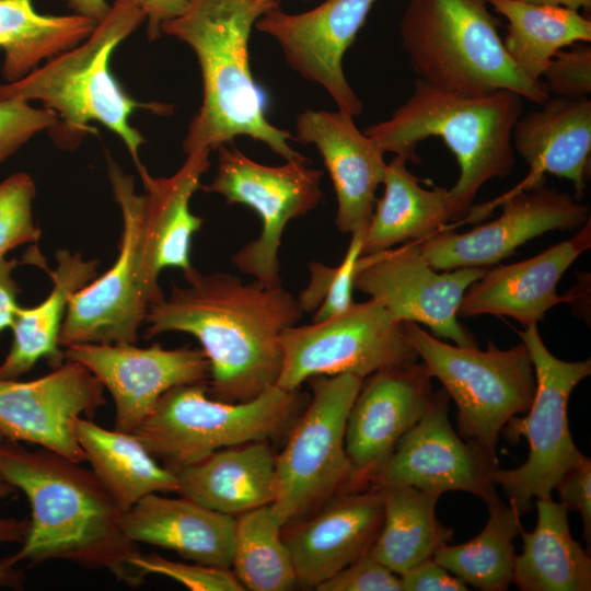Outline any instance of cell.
<instances>
[{"label": "cell", "mask_w": 591, "mask_h": 591, "mask_svg": "<svg viewBox=\"0 0 591 591\" xmlns=\"http://www.w3.org/2000/svg\"><path fill=\"white\" fill-rule=\"evenodd\" d=\"M186 286L150 304L144 337L169 332L193 335L209 362L207 393L223 402H245L277 385L282 366L280 335L304 313L282 288L257 280L198 270Z\"/></svg>", "instance_id": "cell-1"}, {"label": "cell", "mask_w": 591, "mask_h": 591, "mask_svg": "<svg viewBox=\"0 0 591 591\" xmlns=\"http://www.w3.org/2000/svg\"><path fill=\"white\" fill-rule=\"evenodd\" d=\"M0 473L32 509L26 537L11 556L16 564L68 560L105 569L129 587L142 583L130 563L139 549L123 530L125 510L93 471L47 449L0 439Z\"/></svg>", "instance_id": "cell-2"}, {"label": "cell", "mask_w": 591, "mask_h": 591, "mask_svg": "<svg viewBox=\"0 0 591 591\" xmlns=\"http://www.w3.org/2000/svg\"><path fill=\"white\" fill-rule=\"evenodd\" d=\"M276 7L256 0H189L179 16L161 25V33L193 49L201 71L202 102L183 140L186 154L217 150L246 136L286 161L306 159L290 147V131L268 121L266 94L250 67L252 27Z\"/></svg>", "instance_id": "cell-3"}, {"label": "cell", "mask_w": 591, "mask_h": 591, "mask_svg": "<svg viewBox=\"0 0 591 591\" xmlns=\"http://www.w3.org/2000/svg\"><path fill=\"white\" fill-rule=\"evenodd\" d=\"M523 97L510 90L467 96L437 89L415 79L412 95L392 116L364 134L385 153L416 164L417 144L441 138L455 155L460 176L450 188L455 219L472 209L482 186L509 175L515 162L512 130L523 114Z\"/></svg>", "instance_id": "cell-4"}, {"label": "cell", "mask_w": 591, "mask_h": 591, "mask_svg": "<svg viewBox=\"0 0 591 591\" xmlns=\"http://www.w3.org/2000/svg\"><path fill=\"white\" fill-rule=\"evenodd\" d=\"M146 21L135 0H114L107 14L82 43L44 62L24 78L0 84V100L40 101L58 116L51 130L65 148L77 146L90 121H97L125 143L137 170L143 164L139 149L146 141L130 124L138 107L165 114L170 106L141 104L123 89L111 71L115 48Z\"/></svg>", "instance_id": "cell-5"}, {"label": "cell", "mask_w": 591, "mask_h": 591, "mask_svg": "<svg viewBox=\"0 0 591 591\" xmlns=\"http://www.w3.org/2000/svg\"><path fill=\"white\" fill-rule=\"evenodd\" d=\"M401 45L418 79L455 94L510 90L541 105L551 93L509 58L487 0H408Z\"/></svg>", "instance_id": "cell-6"}, {"label": "cell", "mask_w": 591, "mask_h": 591, "mask_svg": "<svg viewBox=\"0 0 591 591\" xmlns=\"http://www.w3.org/2000/svg\"><path fill=\"white\" fill-rule=\"evenodd\" d=\"M403 323L418 358L456 404L460 437L498 461L500 432L535 396L536 373L525 344L499 349L488 341L486 350H479L450 345L417 323Z\"/></svg>", "instance_id": "cell-7"}, {"label": "cell", "mask_w": 591, "mask_h": 591, "mask_svg": "<svg viewBox=\"0 0 591 591\" xmlns=\"http://www.w3.org/2000/svg\"><path fill=\"white\" fill-rule=\"evenodd\" d=\"M298 406L297 391L277 385L232 403L207 396V383L187 384L164 393L132 433L154 459L175 471L218 450L278 434Z\"/></svg>", "instance_id": "cell-8"}, {"label": "cell", "mask_w": 591, "mask_h": 591, "mask_svg": "<svg viewBox=\"0 0 591 591\" xmlns=\"http://www.w3.org/2000/svg\"><path fill=\"white\" fill-rule=\"evenodd\" d=\"M311 380L312 398L276 455L275 498L283 526L355 489L345 448L346 422L363 379L354 374Z\"/></svg>", "instance_id": "cell-9"}, {"label": "cell", "mask_w": 591, "mask_h": 591, "mask_svg": "<svg viewBox=\"0 0 591 591\" xmlns=\"http://www.w3.org/2000/svg\"><path fill=\"white\" fill-rule=\"evenodd\" d=\"M528 347L536 373V391L528 415L512 417L502 432L515 442L524 436L530 452L526 461L512 470L496 468L493 482L522 514L532 499L551 498L560 479L586 455L576 447L568 425V402L572 390L591 373V359L565 361L543 343L537 325L519 332Z\"/></svg>", "instance_id": "cell-10"}, {"label": "cell", "mask_w": 591, "mask_h": 591, "mask_svg": "<svg viewBox=\"0 0 591 591\" xmlns=\"http://www.w3.org/2000/svg\"><path fill=\"white\" fill-rule=\"evenodd\" d=\"M279 343L282 366L277 386L287 391H297L314 376L348 373L366 379L418 361L404 323L372 298L329 318L289 326Z\"/></svg>", "instance_id": "cell-11"}, {"label": "cell", "mask_w": 591, "mask_h": 591, "mask_svg": "<svg viewBox=\"0 0 591 591\" xmlns=\"http://www.w3.org/2000/svg\"><path fill=\"white\" fill-rule=\"evenodd\" d=\"M218 167L201 188L222 196L227 204H242L256 211L262 230L232 257L233 265L255 280L281 286L279 250L287 224L313 210L323 197V173L310 160H289L278 166L260 164L233 144L218 149Z\"/></svg>", "instance_id": "cell-12"}, {"label": "cell", "mask_w": 591, "mask_h": 591, "mask_svg": "<svg viewBox=\"0 0 591 591\" xmlns=\"http://www.w3.org/2000/svg\"><path fill=\"white\" fill-rule=\"evenodd\" d=\"M112 192L121 211L119 252L113 265L79 290L70 300L59 344H136L144 324L149 302L139 274L144 195L138 194L134 177L107 154Z\"/></svg>", "instance_id": "cell-13"}, {"label": "cell", "mask_w": 591, "mask_h": 591, "mask_svg": "<svg viewBox=\"0 0 591 591\" xmlns=\"http://www.w3.org/2000/svg\"><path fill=\"white\" fill-rule=\"evenodd\" d=\"M487 268L437 270L422 256L419 242H407L361 255L354 287L379 300L398 322L421 323L440 339L477 347L474 336L457 316L465 291Z\"/></svg>", "instance_id": "cell-14"}, {"label": "cell", "mask_w": 591, "mask_h": 591, "mask_svg": "<svg viewBox=\"0 0 591 591\" xmlns=\"http://www.w3.org/2000/svg\"><path fill=\"white\" fill-rule=\"evenodd\" d=\"M449 398L443 387L433 392L424 416L402 437L369 486L405 485L440 495L466 491L487 505L499 499L493 482L499 461L455 433Z\"/></svg>", "instance_id": "cell-15"}, {"label": "cell", "mask_w": 591, "mask_h": 591, "mask_svg": "<svg viewBox=\"0 0 591 591\" xmlns=\"http://www.w3.org/2000/svg\"><path fill=\"white\" fill-rule=\"evenodd\" d=\"M106 404L104 386L84 366L66 359L27 382L0 380V437L25 441L82 463L74 424Z\"/></svg>", "instance_id": "cell-16"}, {"label": "cell", "mask_w": 591, "mask_h": 591, "mask_svg": "<svg viewBox=\"0 0 591 591\" xmlns=\"http://www.w3.org/2000/svg\"><path fill=\"white\" fill-rule=\"evenodd\" d=\"M501 204V215L488 223L463 233L443 230L419 242L428 264L437 270L488 267L536 236L579 229L590 219L588 206L544 185L514 189Z\"/></svg>", "instance_id": "cell-17"}, {"label": "cell", "mask_w": 591, "mask_h": 591, "mask_svg": "<svg viewBox=\"0 0 591 591\" xmlns=\"http://www.w3.org/2000/svg\"><path fill=\"white\" fill-rule=\"evenodd\" d=\"M68 360L89 369L115 404V429L134 432L160 397L176 386L208 383L209 362L201 348H148L136 344H76L65 349Z\"/></svg>", "instance_id": "cell-18"}, {"label": "cell", "mask_w": 591, "mask_h": 591, "mask_svg": "<svg viewBox=\"0 0 591 591\" xmlns=\"http://www.w3.org/2000/svg\"><path fill=\"white\" fill-rule=\"evenodd\" d=\"M375 1L324 0L301 13H288L278 5L259 16L254 26L278 43L294 71L323 86L338 109L355 117L363 105L346 79L343 58Z\"/></svg>", "instance_id": "cell-19"}, {"label": "cell", "mask_w": 591, "mask_h": 591, "mask_svg": "<svg viewBox=\"0 0 591 591\" xmlns=\"http://www.w3.org/2000/svg\"><path fill=\"white\" fill-rule=\"evenodd\" d=\"M424 362L389 367L363 379L346 422L345 448L355 489L369 487L402 437L427 410L433 391Z\"/></svg>", "instance_id": "cell-20"}, {"label": "cell", "mask_w": 591, "mask_h": 591, "mask_svg": "<svg viewBox=\"0 0 591 591\" xmlns=\"http://www.w3.org/2000/svg\"><path fill=\"white\" fill-rule=\"evenodd\" d=\"M209 154L210 150L187 153L182 166L169 177H153L144 165L138 169L146 190L139 274L149 305L164 298L158 282L163 269L178 268L185 280L197 271L190 260L192 241L204 220L190 211L189 204L210 167Z\"/></svg>", "instance_id": "cell-21"}, {"label": "cell", "mask_w": 591, "mask_h": 591, "mask_svg": "<svg viewBox=\"0 0 591 591\" xmlns=\"http://www.w3.org/2000/svg\"><path fill=\"white\" fill-rule=\"evenodd\" d=\"M296 130L297 139L314 144L324 161L336 194L338 230L364 231L385 176L384 152L340 109H306L298 115Z\"/></svg>", "instance_id": "cell-22"}, {"label": "cell", "mask_w": 591, "mask_h": 591, "mask_svg": "<svg viewBox=\"0 0 591 591\" xmlns=\"http://www.w3.org/2000/svg\"><path fill=\"white\" fill-rule=\"evenodd\" d=\"M314 517L282 534L298 584L314 589L367 555L383 519L381 490L369 486L339 494Z\"/></svg>", "instance_id": "cell-23"}, {"label": "cell", "mask_w": 591, "mask_h": 591, "mask_svg": "<svg viewBox=\"0 0 591 591\" xmlns=\"http://www.w3.org/2000/svg\"><path fill=\"white\" fill-rule=\"evenodd\" d=\"M591 246V219L569 240L522 262L487 268L465 291L459 315L509 316L524 328L537 325L552 308L568 302L557 285L572 263Z\"/></svg>", "instance_id": "cell-24"}, {"label": "cell", "mask_w": 591, "mask_h": 591, "mask_svg": "<svg viewBox=\"0 0 591 591\" xmlns=\"http://www.w3.org/2000/svg\"><path fill=\"white\" fill-rule=\"evenodd\" d=\"M538 109L521 115L512 130L513 150L530 166L515 190L544 185L545 174L572 182L583 196L591 152V101L549 96Z\"/></svg>", "instance_id": "cell-25"}, {"label": "cell", "mask_w": 591, "mask_h": 591, "mask_svg": "<svg viewBox=\"0 0 591 591\" xmlns=\"http://www.w3.org/2000/svg\"><path fill=\"white\" fill-rule=\"evenodd\" d=\"M125 534L134 542L171 549L197 564L230 568L235 517L185 497L150 494L125 511Z\"/></svg>", "instance_id": "cell-26"}, {"label": "cell", "mask_w": 591, "mask_h": 591, "mask_svg": "<svg viewBox=\"0 0 591 591\" xmlns=\"http://www.w3.org/2000/svg\"><path fill=\"white\" fill-rule=\"evenodd\" d=\"M275 466L266 440L224 448L175 470L177 494L235 517L274 501Z\"/></svg>", "instance_id": "cell-27"}, {"label": "cell", "mask_w": 591, "mask_h": 591, "mask_svg": "<svg viewBox=\"0 0 591 591\" xmlns=\"http://www.w3.org/2000/svg\"><path fill=\"white\" fill-rule=\"evenodd\" d=\"M55 258L49 294L36 306H20L16 313L11 326L12 344L0 364V380H18L40 359L53 369L66 360L59 337L67 309L71 298L96 278L99 262L65 248L58 250Z\"/></svg>", "instance_id": "cell-28"}, {"label": "cell", "mask_w": 591, "mask_h": 591, "mask_svg": "<svg viewBox=\"0 0 591 591\" xmlns=\"http://www.w3.org/2000/svg\"><path fill=\"white\" fill-rule=\"evenodd\" d=\"M407 160L395 155L386 166L383 196L374 210L362 237V255L379 253L401 243L421 242L443 230L455 220L450 188L426 189L406 165Z\"/></svg>", "instance_id": "cell-29"}, {"label": "cell", "mask_w": 591, "mask_h": 591, "mask_svg": "<svg viewBox=\"0 0 591 591\" xmlns=\"http://www.w3.org/2000/svg\"><path fill=\"white\" fill-rule=\"evenodd\" d=\"M536 508L535 529L520 531L512 582L522 591L591 590V558L570 533L568 510L552 497L536 499Z\"/></svg>", "instance_id": "cell-30"}, {"label": "cell", "mask_w": 591, "mask_h": 591, "mask_svg": "<svg viewBox=\"0 0 591 591\" xmlns=\"http://www.w3.org/2000/svg\"><path fill=\"white\" fill-rule=\"evenodd\" d=\"M74 431L85 461L125 511L150 494L178 491L175 472L159 464L135 433L84 417L76 420Z\"/></svg>", "instance_id": "cell-31"}, {"label": "cell", "mask_w": 591, "mask_h": 591, "mask_svg": "<svg viewBox=\"0 0 591 591\" xmlns=\"http://www.w3.org/2000/svg\"><path fill=\"white\" fill-rule=\"evenodd\" d=\"M383 519L369 554L395 573L432 558L454 534L436 515L440 494L405 485H381Z\"/></svg>", "instance_id": "cell-32"}, {"label": "cell", "mask_w": 591, "mask_h": 591, "mask_svg": "<svg viewBox=\"0 0 591 591\" xmlns=\"http://www.w3.org/2000/svg\"><path fill=\"white\" fill-rule=\"evenodd\" d=\"M487 1L508 21L502 43L509 58L533 81H540L557 51L591 40V21L579 10L525 0Z\"/></svg>", "instance_id": "cell-33"}, {"label": "cell", "mask_w": 591, "mask_h": 591, "mask_svg": "<svg viewBox=\"0 0 591 591\" xmlns=\"http://www.w3.org/2000/svg\"><path fill=\"white\" fill-rule=\"evenodd\" d=\"M97 22L79 15L42 14L33 0H0L1 74L18 81L39 63L71 49L88 38Z\"/></svg>", "instance_id": "cell-34"}, {"label": "cell", "mask_w": 591, "mask_h": 591, "mask_svg": "<svg viewBox=\"0 0 591 591\" xmlns=\"http://www.w3.org/2000/svg\"><path fill=\"white\" fill-rule=\"evenodd\" d=\"M489 518L474 538L444 544L432 558L465 583L482 591H503L512 583L515 553L513 538L523 529L521 513L502 500L487 505Z\"/></svg>", "instance_id": "cell-35"}, {"label": "cell", "mask_w": 591, "mask_h": 591, "mask_svg": "<svg viewBox=\"0 0 591 591\" xmlns=\"http://www.w3.org/2000/svg\"><path fill=\"white\" fill-rule=\"evenodd\" d=\"M283 528L271 505L235 518L231 568L245 590L287 591L298 584Z\"/></svg>", "instance_id": "cell-36"}, {"label": "cell", "mask_w": 591, "mask_h": 591, "mask_svg": "<svg viewBox=\"0 0 591 591\" xmlns=\"http://www.w3.org/2000/svg\"><path fill=\"white\" fill-rule=\"evenodd\" d=\"M363 232L350 234L349 246L339 266L327 267L315 262L310 264V283L297 299L303 312L316 310L313 322L338 315L355 303L354 279L358 259L362 255Z\"/></svg>", "instance_id": "cell-37"}, {"label": "cell", "mask_w": 591, "mask_h": 591, "mask_svg": "<svg viewBox=\"0 0 591 591\" xmlns=\"http://www.w3.org/2000/svg\"><path fill=\"white\" fill-rule=\"evenodd\" d=\"M36 187L27 173H15L0 182V259L13 248L36 243L40 229L33 217Z\"/></svg>", "instance_id": "cell-38"}, {"label": "cell", "mask_w": 591, "mask_h": 591, "mask_svg": "<svg viewBox=\"0 0 591 591\" xmlns=\"http://www.w3.org/2000/svg\"><path fill=\"white\" fill-rule=\"evenodd\" d=\"M130 563L146 577L149 573L171 578L193 591H243L245 588L230 568L202 564H185L157 554L140 552Z\"/></svg>", "instance_id": "cell-39"}, {"label": "cell", "mask_w": 591, "mask_h": 591, "mask_svg": "<svg viewBox=\"0 0 591 591\" xmlns=\"http://www.w3.org/2000/svg\"><path fill=\"white\" fill-rule=\"evenodd\" d=\"M58 116L19 99L0 100V164L36 134L53 130Z\"/></svg>", "instance_id": "cell-40"}, {"label": "cell", "mask_w": 591, "mask_h": 591, "mask_svg": "<svg viewBox=\"0 0 591 591\" xmlns=\"http://www.w3.org/2000/svg\"><path fill=\"white\" fill-rule=\"evenodd\" d=\"M554 96L584 97L591 93V47L578 45L555 54L543 76Z\"/></svg>", "instance_id": "cell-41"}, {"label": "cell", "mask_w": 591, "mask_h": 591, "mask_svg": "<svg viewBox=\"0 0 591 591\" xmlns=\"http://www.w3.org/2000/svg\"><path fill=\"white\" fill-rule=\"evenodd\" d=\"M318 591H402L399 576L369 553L318 584Z\"/></svg>", "instance_id": "cell-42"}, {"label": "cell", "mask_w": 591, "mask_h": 591, "mask_svg": "<svg viewBox=\"0 0 591 591\" xmlns=\"http://www.w3.org/2000/svg\"><path fill=\"white\" fill-rule=\"evenodd\" d=\"M559 502L569 511L580 513L583 522V540L591 544V461L584 457L565 474L555 487Z\"/></svg>", "instance_id": "cell-43"}, {"label": "cell", "mask_w": 591, "mask_h": 591, "mask_svg": "<svg viewBox=\"0 0 591 591\" xmlns=\"http://www.w3.org/2000/svg\"><path fill=\"white\" fill-rule=\"evenodd\" d=\"M403 591H466V583L429 558L399 573Z\"/></svg>", "instance_id": "cell-44"}, {"label": "cell", "mask_w": 591, "mask_h": 591, "mask_svg": "<svg viewBox=\"0 0 591 591\" xmlns=\"http://www.w3.org/2000/svg\"><path fill=\"white\" fill-rule=\"evenodd\" d=\"M142 10L147 21L149 40L161 36V25L179 16L187 8L189 0H135Z\"/></svg>", "instance_id": "cell-45"}, {"label": "cell", "mask_w": 591, "mask_h": 591, "mask_svg": "<svg viewBox=\"0 0 591 591\" xmlns=\"http://www.w3.org/2000/svg\"><path fill=\"white\" fill-rule=\"evenodd\" d=\"M18 265L16 259H0V334L11 328L21 306L18 303L20 288L12 276Z\"/></svg>", "instance_id": "cell-46"}, {"label": "cell", "mask_w": 591, "mask_h": 591, "mask_svg": "<svg viewBox=\"0 0 591 591\" xmlns=\"http://www.w3.org/2000/svg\"><path fill=\"white\" fill-rule=\"evenodd\" d=\"M1 439V437H0ZM16 488L0 473V501L14 493ZM30 526V521L14 518H0V544L23 543Z\"/></svg>", "instance_id": "cell-47"}, {"label": "cell", "mask_w": 591, "mask_h": 591, "mask_svg": "<svg viewBox=\"0 0 591 591\" xmlns=\"http://www.w3.org/2000/svg\"><path fill=\"white\" fill-rule=\"evenodd\" d=\"M68 7L74 14L100 22L107 14L111 4L106 0H68Z\"/></svg>", "instance_id": "cell-48"}, {"label": "cell", "mask_w": 591, "mask_h": 591, "mask_svg": "<svg viewBox=\"0 0 591 591\" xmlns=\"http://www.w3.org/2000/svg\"><path fill=\"white\" fill-rule=\"evenodd\" d=\"M24 573L16 568L12 557L0 558V587L21 588L24 582Z\"/></svg>", "instance_id": "cell-49"}, {"label": "cell", "mask_w": 591, "mask_h": 591, "mask_svg": "<svg viewBox=\"0 0 591 591\" xmlns=\"http://www.w3.org/2000/svg\"><path fill=\"white\" fill-rule=\"evenodd\" d=\"M532 3L538 4H552V5H564L575 10H591V0H525Z\"/></svg>", "instance_id": "cell-50"}, {"label": "cell", "mask_w": 591, "mask_h": 591, "mask_svg": "<svg viewBox=\"0 0 591 591\" xmlns=\"http://www.w3.org/2000/svg\"><path fill=\"white\" fill-rule=\"evenodd\" d=\"M258 4L265 7H276L279 5V0H256Z\"/></svg>", "instance_id": "cell-51"}, {"label": "cell", "mask_w": 591, "mask_h": 591, "mask_svg": "<svg viewBox=\"0 0 591 591\" xmlns=\"http://www.w3.org/2000/svg\"><path fill=\"white\" fill-rule=\"evenodd\" d=\"M308 1V0H306Z\"/></svg>", "instance_id": "cell-52"}]
</instances>
